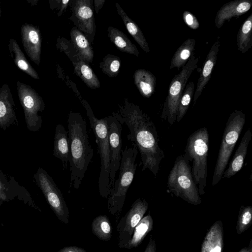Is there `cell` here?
Masks as SVG:
<instances>
[{"mask_svg":"<svg viewBox=\"0 0 252 252\" xmlns=\"http://www.w3.org/2000/svg\"><path fill=\"white\" fill-rule=\"evenodd\" d=\"M113 116L121 125L128 127L129 133L127 138L135 144L140 153L142 171L148 169L157 176L165 155L159 145L158 131L150 117L138 106L127 103Z\"/></svg>","mask_w":252,"mask_h":252,"instance_id":"obj_1","label":"cell"},{"mask_svg":"<svg viewBox=\"0 0 252 252\" xmlns=\"http://www.w3.org/2000/svg\"><path fill=\"white\" fill-rule=\"evenodd\" d=\"M71 172L69 188L78 189L94 155L86 120L81 114L70 112L67 119Z\"/></svg>","mask_w":252,"mask_h":252,"instance_id":"obj_2","label":"cell"},{"mask_svg":"<svg viewBox=\"0 0 252 252\" xmlns=\"http://www.w3.org/2000/svg\"><path fill=\"white\" fill-rule=\"evenodd\" d=\"M209 136L205 127L193 132L188 138L184 156L191 162V171L199 195L205 193L208 175L207 157Z\"/></svg>","mask_w":252,"mask_h":252,"instance_id":"obj_3","label":"cell"},{"mask_svg":"<svg viewBox=\"0 0 252 252\" xmlns=\"http://www.w3.org/2000/svg\"><path fill=\"white\" fill-rule=\"evenodd\" d=\"M138 150L134 143L122 150L119 175L107 197V208L113 215L121 213L126 193L133 181L137 165L136 159Z\"/></svg>","mask_w":252,"mask_h":252,"instance_id":"obj_4","label":"cell"},{"mask_svg":"<svg viewBox=\"0 0 252 252\" xmlns=\"http://www.w3.org/2000/svg\"><path fill=\"white\" fill-rule=\"evenodd\" d=\"M168 193L188 203L198 205L202 202L191 171L189 161L183 154L177 157L167 179Z\"/></svg>","mask_w":252,"mask_h":252,"instance_id":"obj_5","label":"cell"},{"mask_svg":"<svg viewBox=\"0 0 252 252\" xmlns=\"http://www.w3.org/2000/svg\"><path fill=\"white\" fill-rule=\"evenodd\" d=\"M90 124L95 137L98 153L100 158V169L98 178L100 195L107 199L111 189L109 187L110 149L108 138V118L98 119L87 104H85Z\"/></svg>","mask_w":252,"mask_h":252,"instance_id":"obj_6","label":"cell"},{"mask_svg":"<svg viewBox=\"0 0 252 252\" xmlns=\"http://www.w3.org/2000/svg\"><path fill=\"white\" fill-rule=\"evenodd\" d=\"M246 122L245 115L240 110L229 115L224 128L212 179V185L221 179L223 172Z\"/></svg>","mask_w":252,"mask_h":252,"instance_id":"obj_7","label":"cell"},{"mask_svg":"<svg viewBox=\"0 0 252 252\" xmlns=\"http://www.w3.org/2000/svg\"><path fill=\"white\" fill-rule=\"evenodd\" d=\"M199 57L192 55L181 71L172 79L163 103L161 118L172 125L176 121L180 100L192 72L197 67Z\"/></svg>","mask_w":252,"mask_h":252,"instance_id":"obj_8","label":"cell"},{"mask_svg":"<svg viewBox=\"0 0 252 252\" xmlns=\"http://www.w3.org/2000/svg\"><path fill=\"white\" fill-rule=\"evenodd\" d=\"M17 94L23 109L27 128L31 131H39L42 120L39 113L45 108L42 98L31 86L19 81L16 82Z\"/></svg>","mask_w":252,"mask_h":252,"instance_id":"obj_9","label":"cell"},{"mask_svg":"<svg viewBox=\"0 0 252 252\" xmlns=\"http://www.w3.org/2000/svg\"><path fill=\"white\" fill-rule=\"evenodd\" d=\"M33 178L57 218L63 223L68 224L69 209L61 190L53 178L42 167L37 169Z\"/></svg>","mask_w":252,"mask_h":252,"instance_id":"obj_10","label":"cell"},{"mask_svg":"<svg viewBox=\"0 0 252 252\" xmlns=\"http://www.w3.org/2000/svg\"><path fill=\"white\" fill-rule=\"evenodd\" d=\"M148 208L147 201L138 198L120 220L116 227L119 233L118 246L120 248L124 249L129 242L135 227L143 218Z\"/></svg>","mask_w":252,"mask_h":252,"instance_id":"obj_11","label":"cell"},{"mask_svg":"<svg viewBox=\"0 0 252 252\" xmlns=\"http://www.w3.org/2000/svg\"><path fill=\"white\" fill-rule=\"evenodd\" d=\"M108 118V138L110 149L109 187H114L116 173L122 159V125L113 116Z\"/></svg>","mask_w":252,"mask_h":252,"instance_id":"obj_12","label":"cell"},{"mask_svg":"<svg viewBox=\"0 0 252 252\" xmlns=\"http://www.w3.org/2000/svg\"><path fill=\"white\" fill-rule=\"evenodd\" d=\"M72 20L93 44L95 32L94 12L90 0H77L72 4Z\"/></svg>","mask_w":252,"mask_h":252,"instance_id":"obj_13","label":"cell"},{"mask_svg":"<svg viewBox=\"0 0 252 252\" xmlns=\"http://www.w3.org/2000/svg\"><path fill=\"white\" fill-rule=\"evenodd\" d=\"M18 199L41 212L28 190L21 186L13 177L7 176L0 170V205L5 202Z\"/></svg>","mask_w":252,"mask_h":252,"instance_id":"obj_14","label":"cell"},{"mask_svg":"<svg viewBox=\"0 0 252 252\" xmlns=\"http://www.w3.org/2000/svg\"><path fill=\"white\" fill-rule=\"evenodd\" d=\"M22 44L31 60L39 65L41 60V35L39 28L29 23L23 24L21 28Z\"/></svg>","mask_w":252,"mask_h":252,"instance_id":"obj_15","label":"cell"},{"mask_svg":"<svg viewBox=\"0 0 252 252\" xmlns=\"http://www.w3.org/2000/svg\"><path fill=\"white\" fill-rule=\"evenodd\" d=\"M13 94L7 83L0 88V128L5 130L12 125H18Z\"/></svg>","mask_w":252,"mask_h":252,"instance_id":"obj_16","label":"cell"},{"mask_svg":"<svg viewBox=\"0 0 252 252\" xmlns=\"http://www.w3.org/2000/svg\"><path fill=\"white\" fill-rule=\"evenodd\" d=\"M252 6L251 0H234L224 4L217 12L215 24L220 29L225 22L233 17H238L247 13Z\"/></svg>","mask_w":252,"mask_h":252,"instance_id":"obj_17","label":"cell"},{"mask_svg":"<svg viewBox=\"0 0 252 252\" xmlns=\"http://www.w3.org/2000/svg\"><path fill=\"white\" fill-rule=\"evenodd\" d=\"M220 36L217 37L210 50L204 63L202 69L197 81L196 89L193 95L194 105L201 95L206 85L209 82L214 68L216 64L217 56L219 53L220 41Z\"/></svg>","mask_w":252,"mask_h":252,"instance_id":"obj_18","label":"cell"},{"mask_svg":"<svg viewBox=\"0 0 252 252\" xmlns=\"http://www.w3.org/2000/svg\"><path fill=\"white\" fill-rule=\"evenodd\" d=\"M252 137V132L248 128L243 136L227 168L223 172L222 177L229 178L242 169Z\"/></svg>","mask_w":252,"mask_h":252,"instance_id":"obj_19","label":"cell"},{"mask_svg":"<svg viewBox=\"0 0 252 252\" xmlns=\"http://www.w3.org/2000/svg\"><path fill=\"white\" fill-rule=\"evenodd\" d=\"M223 230L220 220L216 221L209 228L202 243L200 252H222Z\"/></svg>","mask_w":252,"mask_h":252,"instance_id":"obj_20","label":"cell"},{"mask_svg":"<svg viewBox=\"0 0 252 252\" xmlns=\"http://www.w3.org/2000/svg\"><path fill=\"white\" fill-rule=\"evenodd\" d=\"M53 156L62 161L63 169H66L69 156L68 132L61 124H58L56 126Z\"/></svg>","mask_w":252,"mask_h":252,"instance_id":"obj_21","label":"cell"},{"mask_svg":"<svg viewBox=\"0 0 252 252\" xmlns=\"http://www.w3.org/2000/svg\"><path fill=\"white\" fill-rule=\"evenodd\" d=\"M70 37L78 57L85 62L92 63L94 50L85 35L76 27H73L70 32Z\"/></svg>","mask_w":252,"mask_h":252,"instance_id":"obj_22","label":"cell"},{"mask_svg":"<svg viewBox=\"0 0 252 252\" xmlns=\"http://www.w3.org/2000/svg\"><path fill=\"white\" fill-rule=\"evenodd\" d=\"M8 49L10 56L17 67L32 78L39 79L38 73L28 61L16 40L12 38L10 39Z\"/></svg>","mask_w":252,"mask_h":252,"instance_id":"obj_23","label":"cell"},{"mask_svg":"<svg viewBox=\"0 0 252 252\" xmlns=\"http://www.w3.org/2000/svg\"><path fill=\"white\" fill-rule=\"evenodd\" d=\"M134 80L139 92L144 97L149 98L155 93L157 79L150 71L144 69L136 70Z\"/></svg>","mask_w":252,"mask_h":252,"instance_id":"obj_24","label":"cell"},{"mask_svg":"<svg viewBox=\"0 0 252 252\" xmlns=\"http://www.w3.org/2000/svg\"><path fill=\"white\" fill-rule=\"evenodd\" d=\"M118 13L122 18L128 32L133 37L140 47L146 53L150 52V48L146 38L137 24L123 10L118 3H115Z\"/></svg>","mask_w":252,"mask_h":252,"instance_id":"obj_25","label":"cell"},{"mask_svg":"<svg viewBox=\"0 0 252 252\" xmlns=\"http://www.w3.org/2000/svg\"><path fill=\"white\" fill-rule=\"evenodd\" d=\"M107 32L110 41L119 50L137 57L139 56V52L136 46L122 31L116 28L109 26Z\"/></svg>","mask_w":252,"mask_h":252,"instance_id":"obj_26","label":"cell"},{"mask_svg":"<svg viewBox=\"0 0 252 252\" xmlns=\"http://www.w3.org/2000/svg\"><path fill=\"white\" fill-rule=\"evenodd\" d=\"M154 221L150 214L141 220L135 227L131 239L124 249H131L137 247L153 228Z\"/></svg>","mask_w":252,"mask_h":252,"instance_id":"obj_27","label":"cell"},{"mask_svg":"<svg viewBox=\"0 0 252 252\" xmlns=\"http://www.w3.org/2000/svg\"><path fill=\"white\" fill-rule=\"evenodd\" d=\"M195 45L194 38H188L178 48L171 59L169 68L178 70L187 63L193 55Z\"/></svg>","mask_w":252,"mask_h":252,"instance_id":"obj_28","label":"cell"},{"mask_svg":"<svg viewBox=\"0 0 252 252\" xmlns=\"http://www.w3.org/2000/svg\"><path fill=\"white\" fill-rule=\"evenodd\" d=\"M74 72L91 89H97L100 84L99 80L88 63L81 59H78L73 63Z\"/></svg>","mask_w":252,"mask_h":252,"instance_id":"obj_29","label":"cell"},{"mask_svg":"<svg viewBox=\"0 0 252 252\" xmlns=\"http://www.w3.org/2000/svg\"><path fill=\"white\" fill-rule=\"evenodd\" d=\"M236 41L238 49L241 53L246 52L252 47V13L240 27Z\"/></svg>","mask_w":252,"mask_h":252,"instance_id":"obj_30","label":"cell"},{"mask_svg":"<svg viewBox=\"0 0 252 252\" xmlns=\"http://www.w3.org/2000/svg\"><path fill=\"white\" fill-rule=\"evenodd\" d=\"M93 233L98 239L104 241L111 240L112 228L109 218L106 215H99L93 220L92 225Z\"/></svg>","mask_w":252,"mask_h":252,"instance_id":"obj_31","label":"cell"},{"mask_svg":"<svg viewBox=\"0 0 252 252\" xmlns=\"http://www.w3.org/2000/svg\"><path fill=\"white\" fill-rule=\"evenodd\" d=\"M194 91V84L192 81H189L186 86L179 101L176 116L177 122H180L186 114Z\"/></svg>","mask_w":252,"mask_h":252,"instance_id":"obj_32","label":"cell"},{"mask_svg":"<svg viewBox=\"0 0 252 252\" xmlns=\"http://www.w3.org/2000/svg\"><path fill=\"white\" fill-rule=\"evenodd\" d=\"M121 65V61L118 57L107 54L100 63V68L104 74L110 77H113L119 73Z\"/></svg>","mask_w":252,"mask_h":252,"instance_id":"obj_33","label":"cell"},{"mask_svg":"<svg viewBox=\"0 0 252 252\" xmlns=\"http://www.w3.org/2000/svg\"><path fill=\"white\" fill-rule=\"evenodd\" d=\"M252 223V207L242 205L240 208L236 230L238 234L247 230Z\"/></svg>","mask_w":252,"mask_h":252,"instance_id":"obj_34","label":"cell"},{"mask_svg":"<svg viewBox=\"0 0 252 252\" xmlns=\"http://www.w3.org/2000/svg\"><path fill=\"white\" fill-rule=\"evenodd\" d=\"M183 19L185 24L190 29L196 30L199 27V23L196 17L190 11H185Z\"/></svg>","mask_w":252,"mask_h":252,"instance_id":"obj_35","label":"cell"},{"mask_svg":"<svg viewBox=\"0 0 252 252\" xmlns=\"http://www.w3.org/2000/svg\"><path fill=\"white\" fill-rule=\"evenodd\" d=\"M57 252H88L84 249L76 246H67L59 250Z\"/></svg>","mask_w":252,"mask_h":252,"instance_id":"obj_36","label":"cell"},{"mask_svg":"<svg viewBox=\"0 0 252 252\" xmlns=\"http://www.w3.org/2000/svg\"><path fill=\"white\" fill-rule=\"evenodd\" d=\"M143 252H156V241L152 235L151 236L149 243Z\"/></svg>","mask_w":252,"mask_h":252,"instance_id":"obj_37","label":"cell"},{"mask_svg":"<svg viewBox=\"0 0 252 252\" xmlns=\"http://www.w3.org/2000/svg\"><path fill=\"white\" fill-rule=\"evenodd\" d=\"M105 1V0H94V8H95V10L96 13H97L98 12L99 10L101 9V8L103 6Z\"/></svg>","mask_w":252,"mask_h":252,"instance_id":"obj_38","label":"cell"},{"mask_svg":"<svg viewBox=\"0 0 252 252\" xmlns=\"http://www.w3.org/2000/svg\"><path fill=\"white\" fill-rule=\"evenodd\" d=\"M239 252H252V239L250 240L249 246L241 249Z\"/></svg>","mask_w":252,"mask_h":252,"instance_id":"obj_39","label":"cell"},{"mask_svg":"<svg viewBox=\"0 0 252 252\" xmlns=\"http://www.w3.org/2000/svg\"><path fill=\"white\" fill-rule=\"evenodd\" d=\"M69 2V0H62L61 1L62 2V6H61V9L60 11L61 14H62L63 10L64 9V8L66 7L67 3Z\"/></svg>","mask_w":252,"mask_h":252,"instance_id":"obj_40","label":"cell"},{"mask_svg":"<svg viewBox=\"0 0 252 252\" xmlns=\"http://www.w3.org/2000/svg\"><path fill=\"white\" fill-rule=\"evenodd\" d=\"M1 2L0 1V18L1 17Z\"/></svg>","mask_w":252,"mask_h":252,"instance_id":"obj_41","label":"cell"}]
</instances>
